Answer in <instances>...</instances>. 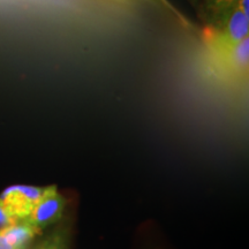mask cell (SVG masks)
I'll return each instance as SVG.
<instances>
[{"instance_id": "cell-1", "label": "cell", "mask_w": 249, "mask_h": 249, "mask_svg": "<svg viewBox=\"0 0 249 249\" xmlns=\"http://www.w3.org/2000/svg\"><path fill=\"white\" fill-rule=\"evenodd\" d=\"M247 37L249 18H246L236 7L219 24H208L203 31V39L211 61L224 57Z\"/></svg>"}, {"instance_id": "cell-2", "label": "cell", "mask_w": 249, "mask_h": 249, "mask_svg": "<svg viewBox=\"0 0 249 249\" xmlns=\"http://www.w3.org/2000/svg\"><path fill=\"white\" fill-rule=\"evenodd\" d=\"M48 187H35L26 185H14L6 188L0 195V205L12 220L27 219L34 207Z\"/></svg>"}, {"instance_id": "cell-3", "label": "cell", "mask_w": 249, "mask_h": 249, "mask_svg": "<svg viewBox=\"0 0 249 249\" xmlns=\"http://www.w3.org/2000/svg\"><path fill=\"white\" fill-rule=\"evenodd\" d=\"M66 203L64 196L58 193L57 187L49 186L26 220L42 231L61 219Z\"/></svg>"}, {"instance_id": "cell-4", "label": "cell", "mask_w": 249, "mask_h": 249, "mask_svg": "<svg viewBox=\"0 0 249 249\" xmlns=\"http://www.w3.org/2000/svg\"><path fill=\"white\" fill-rule=\"evenodd\" d=\"M224 76L231 79H247L249 67V37L241 40L229 53L213 61Z\"/></svg>"}, {"instance_id": "cell-5", "label": "cell", "mask_w": 249, "mask_h": 249, "mask_svg": "<svg viewBox=\"0 0 249 249\" xmlns=\"http://www.w3.org/2000/svg\"><path fill=\"white\" fill-rule=\"evenodd\" d=\"M0 233L14 249H27L30 242L39 234L40 230L31 225L26 219H21L0 227Z\"/></svg>"}, {"instance_id": "cell-6", "label": "cell", "mask_w": 249, "mask_h": 249, "mask_svg": "<svg viewBox=\"0 0 249 249\" xmlns=\"http://www.w3.org/2000/svg\"><path fill=\"white\" fill-rule=\"evenodd\" d=\"M239 0H203V11L210 26H217L235 8Z\"/></svg>"}, {"instance_id": "cell-7", "label": "cell", "mask_w": 249, "mask_h": 249, "mask_svg": "<svg viewBox=\"0 0 249 249\" xmlns=\"http://www.w3.org/2000/svg\"><path fill=\"white\" fill-rule=\"evenodd\" d=\"M37 249H67V239L62 232H54L46 238Z\"/></svg>"}, {"instance_id": "cell-8", "label": "cell", "mask_w": 249, "mask_h": 249, "mask_svg": "<svg viewBox=\"0 0 249 249\" xmlns=\"http://www.w3.org/2000/svg\"><path fill=\"white\" fill-rule=\"evenodd\" d=\"M151 1H154L156 5H158L160 7L164 8L166 12H169L170 14H172L173 17L176 18L183 27L191 28V22L187 20L185 15H183L181 12H179L178 9L176 8V6H174L171 1H169V0H151Z\"/></svg>"}, {"instance_id": "cell-9", "label": "cell", "mask_w": 249, "mask_h": 249, "mask_svg": "<svg viewBox=\"0 0 249 249\" xmlns=\"http://www.w3.org/2000/svg\"><path fill=\"white\" fill-rule=\"evenodd\" d=\"M246 18H249V0H239L235 6Z\"/></svg>"}, {"instance_id": "cell-10", "label": "cell", "mask_w": 249, "mask_h": 249, "mask_svg": "<svg viewBox=\"0 0 249 249\" xmlns=\"http://www.w3.org/2000/svg\"><path fill=\"white\" fill-rule=\"evenodd\" d=\"M12 222H14V220H12V218L6 213V211L2 209V207L0 205V227L8 225V224H11Z\"/></svg>"}, {"instance_id": "cell-11", "label": "cell", "mask_w": 249, "mask_h": 249, "mask_svg": "<svg viewBox=\"0 0 249 249\" xmlns=\"http://www.w3.org/2000/svg\"><path fill=\"white\" fill-rule=\"evenodd\" d=\"M0 249H14L7 241L5 240V238L1 235V233H0Z\"/></svg>"}, {"instance_id": "cell-12", "label": "cell", "mask_w": 249, "mask_h": 249, "mask_svg": "<svg viewBox=\"0 0 249 249\" xmlns=\"http://www.w3.org/2000/svg\"><path fill=\"white\" fill-rule=\"evenodd\" d=\"M187 1H188L194 8H197L198 5H200V0H187Z\"/></svg>"}]
</instances>
